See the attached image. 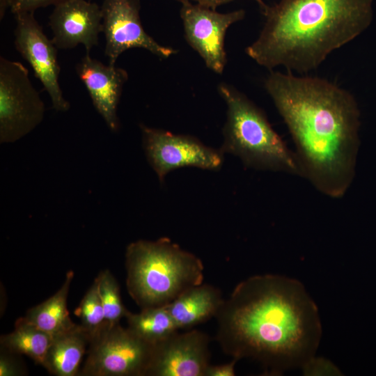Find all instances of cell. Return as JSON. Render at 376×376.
Wrapping results in <instances>:
<instances>
[{"label":"cell","mask_w":376,"mask_h":376,"mask_svg":"<svg viewBox=\"0 0 376 376\" xmlns=\"http://www.w3.org/2000/svg\"><path fill=\"white\" fill-rule=\"evenodd\" d=\"M215 318L223 352L259 362L266 375L301 369L315 356L322 337L318 306L304 285L279 274L238 283Z\"/></svg>","instance_id":"6da1fadb"},{"label":"cell","mask_w":376,"mask_h":376,"mask_svg":"<svg viewBox=\"0 0 376 376\" xmlns=\"http://www.w3.org/2000/svg\"><path fill=\"white\" fill-rule=\"evenodd\" d=\"M265 88L291 134L301 177L327 196H343L359 146L354 97L324 78L290 72H271Z\"/></svg>","instance_id":"7a4b0ae2"},{"label":"cell","mask_w":376,"mask_h":376,"mask_svg":"<svg viewBox=\"0 0 376 376\" xmlns=\"http://www.w3.org/2000/svg\"><path fill=\"white\" fill-rule=\"evenodd\" d=\"M373 1L279 0L266 5L261 10L264 26L246 53L269 70L282 66L308 73L368 28Z\"/></svg>","instance_id":"3957f363"},{"label":"cell","mask_w":376,"mask_h":376,"mask_svg":"<svg viewBox=\"0 0 376 376\" xmlns=\"http://www.w3.org/2000/svg\"><path fill=\"white\" fill-rule=\"evenodd\" d=\"M125 267L128 293L141 309L166 306L203 281L201 259L167 237L130 243Z\"/></svg>","instance_id":"277c9868"},{"label":"cell","mask_w":376,"mask_h":376,"mask_svg":"<svg viewBox=\"0 0 376 376\" xmlns=\"http://www.w3.org/2000/svg\"><path fill=\"white\" fill-rule=\"evenodd\" d=\"M219 92L227 106L220 150L237 157L248 168L301 177L295 153L274 130L264 112L234 87L221 84Z\"/></svg>","instance_id":"5b68a950"},{"label":"cell","mask_w":376,"mask_h":376,"mask_svg":"<svg viewBox=\"0 0 376 376\" xmlns=\"http://www.w3.org/2000/svg\"><path fill=\"white\" fill-rule=\"evenodd\" d=\"M45 104L21 63L0 57V142L20 139L42 120Z\"/></svg>","instance_id":"8992f818"},{"label":"cell","mask_w":376,"mask_h":376,"mask_svg":"<svg viewBox=\"0 0 376 376\" xmlns=\"http://www.w3.org/2000/svg\"><path fill=\"white\" fill-rule=\"evenodd\" d=\"M152 350L127 327L107 325L91 340L79 375L146 376Z\"/></svg>","instance_id":"52a82bcc"},{"label":"cell","mask_w":376,"mask_h":376,"mask_svg":"<svg viewBox=\"0 0 376 376\" xmlns=\"http://www.w3.org/2000/svg\"><path fill=\"white\" fill-rule=\"evenodd\" d=\"M142 146L150 166L161 183L171 171L183 167L217 171L224 163L220 149L207 146L198 139L140 125Z\"/></svg>","instance_id":"ba28073f"},{"label":"cell","mask_w":376,"mask_h":376,"mask_svg":"<svg viewBox=\"0 0 376 376\" xmlns=\"http://www.w3.org/2000/svg\"><path fill=\"white\" fill-rule=\"evenodd\" d=\"M14 15L15 49L31 65L35 77L48 93L53 108L57 111H68L70 103L64 97L58 81L61 68L56 47L45 34L34 12H21Z\"/></svg>","instance_id":"9c48e42d"},{"label":"cell","mask_w":376,"mask_h":376,"mask_svg":"<svg viewBox=\"0 0 376 376\" xmlns=\"http://www.w3.org/2000/svg\"><path fill=\"white\" fill-rule=\"evenodd\" d=\"M140 7V0H103L102 33L109 64L115 65L120 55L132 48L145 49L162 58L175 54V49L159 44L146 32Z\"/></svg>","instance_id":"30bf717a"},{"label":"cell","mask_w":376,"mask_h":376,"mask_svg":"<svg viewBox=\"0 0 376 376\" xmlns=\"http://www.w3.org/2000/svg\"><path fill=\"white\" fill-rule=\"evenodd\" d=\"M242 9L227 13L191 2L182 4L180 17L185 38L205 61L208 68L221 74L226 64L224 38L228 27L242 20Z\"/></svg>","instance_id":"8fae6325"},{"label":"cell","mask_w":376,"mask_h":376,"mask_svg":"<svg viewBox=\"0 0 376 376\" xmlns=\"http://www.w3.org/2000/svg\"><path fill=\"white\" fill-rule=\"evenodd\" d=\"M210 339L198 330L178 331L152 345L146 376H205Z\"/></svg>","instance_id":"7c38bea8"},{"label":"cell","mask_w":376,"mask_h":376,"mask_svg":"<svg viewBox=\"0 0 376 376\" xmlns=\"http://www.w3.org/2000/svg\"><path fill=\"white\" fill-rule=\"evenodd\" d=\"M54 6L49 24L56 48L73 49L81 44L90 53L102 32L101 6L86 0H64Z\"/></svg>","instance_id":"4fadbf2b"},{"label":"cell","mask_w":376,"mask_h":376,"mask_svg":"<svg viewBox=\"0 0 376 376\" xmlns=\"http://www.w3.org/2000/svg\"><path fill=\"white\" fill-rule=\"evenodd\" d=\"M75 70L97 111L111 131L117 132L120 127L117 109L128 79L127 71L115 65H105L92 58L90 53L81 58Z\"/></svg>","instance_id":"5bb4252c"},{"label":"cell","mask_w":376,"mask_h":376,"mask_svg":"<svg viewBox=\"0 0 376 376\" xmlns=\"http://www.w3.org/2000/svg\"><path fill=\"white\" fill-rule=\"evenodd\" d=\"M224 301L219 289L202 283L185 290L166 307L179 329H189L215 318Z\"/></svg>","instance_id":"9a60e30c"},{"label":"cell","mask_w":376,"mask_h":376,"mask_svg":"<svg viewBox=\"0 0 376 376\" xmlns=\"http://www.w3.org/2000/svg\"><path fill=\"white\" fill-rule=\"evenodd\" d=\"M91 341L81 324L54 336L43 367L56 376H76L82 358Z\"/></svg>","instance_id":"2e32d148"},{"label":"cell","mask_w":376,"mask_h":376,"mask_svg":"<svg viewBox=\"0 0 376 376\" xmlns=\"http://www.w3.org/2000/svg\"><path fill=\"white\" fill-rule=\"evenodd\" d=\"M74 272L68 271L61 287L49 298L29 308L22 318L53 336L67 331L76 324L70 319L67 299Z\"/></svg>","instance_id":"e0dca14e"},{"label":"cell","mask_w":376,"mask_h":376,"mask_svg":"<svg viewBox=\"0 0 376 376\" xmlns=\"http://www.w3.org/2000/svg\"><path fill=\"white\" fill-rule=\"evenodd\" d=\"M54 336L19 318L14 330L1 336V348L17 354H24L42 366Z\"/></svg>","instance_id":"ac0fdd59"},{"label":"cell","mask_w":376,"mask_h":376,"mask_svg":"<svg viewBox=\"0 0 376 376\" xmlns=\"http://www.w3.org/2000/svg\"><path fill=\"white\" fill-rule=\"evenodd\" d=\"M127 328L150 345H155L178 331L166 306L141 309L140 313L127 311Z\"/></svg>","instance_id":"d6986e66"},{"label":"cell","mask_w":376,"mask_h":376,"mask_svg":"<svg viewBox=\"0 0 376 376\" xmlns=\"http://www.w3.org/2000/svg\"><path fill=\"white\" fill-rule=\"evenodd\" d=\"M95 280L107 325L119 324L120 320L125 318L128 310L122 302L116 279L109 269H104L98 274Z\"/></svg>","instance_id":"ffe728a7"},{"label":"cell","mask_w":376,"mask_h":376,"mask_svg":"<svg viewBox=\"0 0 376 376\" xmlns=\"http://www.w3.org/2000/svg\"><path fill=\"white\" fill-rule=\"evenodd\" d=\"M75 314L80 319L81 325L90 334L91 340L107 325L95 279L83 297Z\"/></svg>","instance_id":"44dd1931"},{"label":"cell","mask_w":376,"mask_h":376,"mask_svg":"<svg viewBox=\"0 0 376 376\" xmlns=\"http://www.w3.org/2000/svg\"><path fill=\"white\" fill-rule=\"evenodd\" d=\"M301 370L304 375H342L340 370L331 361L315 356Z\"/></svg>","instance_id":"7402d4cb"},{"label":"cell","mask_w":376,"mask_h":376,"mask_svg":"<svg viewBox=\"0 0 376 376\" xmlns=\"http://www.w3.org/2000/svg\"><path fill=\"white\" fill-rule=\"evenodd\" d=\"M16 354L1 348L0 376H21L26 374V368L15 357Z\"/></svg>","instance_id":"603a6c76"},{"label":"cell","mask_w":376,"mask_h":376,"mask_svg":"<svg viewBox=\"0 0 376 376\" xmlns=\"http://www.w3.org/2000/svg\"><path fill=\"white\" fill-rule=\"evenodd\" d=\"M64 0H9V8L15 15L21 12H35L40 8L55 6Z\"/></svg>","instance_id":"cb8c5ba5"},{"label":"cell","mask_w":376,"mask_h":376,"mask_svg":"<svg viewBox=\"0 0 376 376\" xmlns=\"http://www.w3.org/2000/svg\"><path fill=\"white\" fill-rule=\"evenodd\" d=\"M238 360L233 359L228 363L212 366L209 365L206 369L205 376H234L235 366Z\"/></svg>","instance_id":"d4e9b609"},{"label":"cell","mask_w":376,"mask_h":376,"mask_svg":"<svg viewBox=\"0 0 376 376\" xmlns=\"http://www.w3.org/2000/svg\"><path fill=\"white\" fill-rule=\"evenodd\" d=\"M193 1H196L197 3L203 6L215 10L217 6L228 3L233 0H193ZM255 1L258 3L261 10L263 8H265V6H266V4L262 0H255Z\"/></svg>","instance_id":"484cf974"},{"label":"cell","mask_w":376,"mask_h":376,"mask_svg":"<svg viewBox=\"0 0 376 376\" xmlns=\"http://www.w3.org/2000/svg\"><path fill=\"white\" fill-rule=\"evenodd\" d=\"M9 0H0V20H2L7 8L9 7Z\"/></svg>","instance_id":"4316f807"},{"label":"cell","mask_w":376,"mask_h":376,"mask_svg":"<svg viewBox=\"0 0 376 376\" xmlns=\"http://www.w3.org/2000/svg\"><path fill=\"white\" fill-rule=\"evenodd\" d=\"M177 1L182 3V4L190 2V0H177Z\"/></svg>","instance_id":"83f0119b"}]
</instances>
